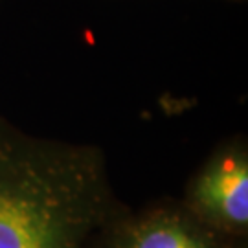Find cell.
Wrapping results in <instances>:
<instances>
[{
    "instance_id": "7a4b0ae2",
    "label": "cell",
    "mask_w": 248,
    "mask_h": 248,
    "mask_svg": "<svg viewBox=\"0 0 248 248\" xmlns=\"http://www.w3.org/2000/svg\"><path fill=\"white\" fill-rule=\"evenodd\" d=\"M182 204L232 239H248V143L233 136L212 151L187 180Z\"/></svg>"
},
{
    "instance_id": "6da1fadb",
    "label": "cell",
    "mask_w": 248,
    "mask_h": 248,
    "mask_svg": "<svg viewBox=\"0 0 248 248\" xmlns=\"http://www.w3.org/2000/svg\"><path fill=\"white\" fill-rule=\"evenodd\" d=\"M124 208L101 147L35 136L0 116V248H98Z\"/></svg>"
},
{
    "instance_id": "277c9868",
    "label": "cell",
    "mask_w": 248,
    "mask_h": 248,
    "mask_svg": "<svg viewBox=\"0 0 248 248\" xmlns=\"http://www.w3.org/2000/svg\"><path fill=\"white\" fill-rule=\"evenodd\" d=\"M239 248H248V241H245V243H241Z\"/></svg>"
},
{
    "instance_id": "3957f363",
    "label": "cell",
    "mask_w": 248,
    "mask_h": 248,
    "mask_svg": "<svg viewBox=\"0 0 248 248\" xmlns=\"http://www.w3.org/2000/svg\"><path fill=\"white\" fill-rule=\"evenodd\" d=\"M245 241L212 230L182 201L164 199L140 210L125 206L107 224L98 248H239Z\"/></svg>"
}]
</instances>
